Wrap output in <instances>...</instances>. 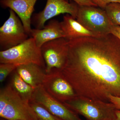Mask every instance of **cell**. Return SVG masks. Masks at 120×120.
I'll use <instances>...</instances> for the list:
<instances>
[{"label":"cell","instance_id":"cell-1","mask_svg":"<svg viewBox=\"0 0 120 120\" xmlns=\"http://www.w3.org/2000/svg\"><path fill=\"white\" fill-rule=\"evenodd\" d=\"M61 72L77 96L109 102L120 97V40L112 34L68 40Z\"/></svg>","mask_w":120,"mask_h":120},{"label":"cell","instance_id":"cell-2","mask_svg":"<svg viewBox=\"0 0 120 120\" xmlns=\"http://www.w3.org/2000/svg\"><path fill=\"white\" fill-rule=\"evenodd\" d=\"M0 116L7 120H38L30 103L10 84L0 90Z\"/></svg>","mask_w":120,"mask_h":120},{"label":"cell","instance_id":"cell-3","mask_svg":"<svg viewBox=\"0 0 120 120\" xmlns=\"http://www.w3.org/2000/svg\"><path fill=\"white\" fill-rule=\"evenodd\" d=\"M63 103L86 120H112L116 109L110 102L78 96Z\"/></svg>","mask_w":120,"mask_h":120},{"label":"cell","instance_id":"cell-4","mask_svg":"<svg viewBox=\"0 0 120 120\" xmlns=\"http://www.w3.org/2000/svg\"><path fill=\"white\" fill-rule=\"evenodd\" d=\"M0 63L19 65L34 64L45 69V67L41 48L37 45L32 37L15 47L0 51Z\"/></svg>","mask_w":120,"mask_h":120},{"label":"cell","instance_id":"cell-5","mask_svg":"<svg viewBox=\"0 0 120 120\" xmlns=\"http://www.w3.org/2000/svg\"><path fill=\"white\" fill-rule=\"evenodd\" d=\"M76 19L84 27L98 35L110 34L112 23L105 10L99 7L78 5Z\"/></svg>","mask_w":120,"mask_h":120},{"label":"cell","instance_id":"cell-6","mask_svg":"<svg viewBox=\"0 0 120 120\" xmlns=\"http://www.w3.org/2000/svg\"><path fill=\"white\" fill-rule=\"evenodd\" d=\"M68 41L65 38H61L47 42L41 46L46 74L61 71L64 68L68 54Z\"/></svg>","mask_w":120,"mask_h":120},{"label":"cell","instance_id":"cell-7","mask_svg":"<svg viewBox=\"0 0 120 120\" xmlns=\"http://www.w3.org/2000/svg\"><path fill=\"white\" fill-rule=\"evenodd\" d=\"M21 20L11 9L9 15L0 28L1 51L11 49L29 38Z\"/></svg>","mask_w":120,"mask_h":120},{"label":"cell","instance_id":"cell-8","mask_svg":"<svg viewBox=\"0 0 120 120\" xmlns=\"http://www.w3.org/2000/svg\"><path fill=\"white\" fill-rule=\"evenodd\" d=\"M42 86L52 97L62 103L77 96L73 87L60 71L46 74Z\"/></svg>","mask_w":120,"mask_h":120},{"label":"cell","instance_id":"cell-9","mask_svg":"<svg viewBox=\"0 0 120 120\" xmlns=\"http://www.w3.org/2000/svg\"><path fill=\"white\" fill-rule=\"evenodd\" d=\"M78 10L77 4L69 3L67 0H47L43 11L35 14L31 18V24L35 28L42 29L47 20L64 13L69 14L76 19Z\"/></svg>","mask_w":120,"mask_h":120},{"label":"cell","instance_id":"cell-10","mask_svg":"<svg viewBox=\"0 0 120 120\" xmlns=\"http://www.w3.org/2000/svg\"><path fill=\"white\" fill-rule=\"evenodd\" d=\"M32 101L39 103L49 112L62 120H82L77 113L50 95L43 86L35 89Z\"/></svg>","mask_w":120,"mask_h":120},{"label":"cell","instance_id":"cell-11","mask_svg":"<svg viewBox=\"0 0 120 120\" xmlns=\"http://www.w3.org/2000/svg\"><path fill=\"white\" fill-rule=\"evenodd\" d=\"M37 0H0L2 7L9 8L14 11L21 20L26 32L30 36L31 15Z\"/></svg>","mask_w":120,"mask_h":120},{"label":"cell","instance_id":"cell-12","mask_svg":"<svg viewBox=\"0 0 120 120\" xmlns=\"http://www.w3.org/2000/svg\"><path fill=\"white\" fill-rule=\"evenodd\" d=\"M30 36L34 39L37 45L41 46L47 42L61 38H65L60 22L51 20L42 29H32Z\"/></svg>","mask_w":120,"mask_h":120},{"label":"cell","instance_id":"cell-13","mask_svg":"<svg viewBox=\"0 0 120 120\" xmlns=\"http://www.w3.org/2000/svg\"><path fill=\"white\" fill-rule=\"evenodd\" d=\"M15 71L25 82L35 89L42 85L46 74L45 69L34 64L19 65Z\"/></svg>","mask_w":120,"mask_h":120},{"label":"cell","instance_id":"cell-14","mask_svg":"<svg viewBox=\"0 0 120 120\" xmlns=\"http://www.w3.org/2000/svg\"><path fill=\"white\" fill-rule=\"evenodd\" d=\"M60 22L65 38L68 40L81 37L99 36L84 27L69 14L64 16L63 20Z\"/></svg>","mask_w":120,"mask_h":120},{"label":"cell","instance_id":"cell-15","mask_svg":"<svg viewBox=\"0 0 120 120\" xmlns=\"http://www.w3.org/2000/svg\"><path fill=\"white\" fill-rule=\"evenodd\" d=\"M10 84L24 100L29 103L32 101L35 89L25 82L15 70L13 71Z\"/></svg>","mask_w":120,"mask_h":120},{"label":"cell","instance_id":"cell-16","mask_svg":"<svg viewBox=\"0 0 120 120\" xmlns=\"http://www.w3.org/2000/svg\"><path fill=\"white\" fill-rule=\"evenodd\" d=\"M38 120H62L49 112L41 105L34 101L30 102Z\"/></svg>","mask_w":120,"mask_h":120},{"label":"cell","instance_id":"cell-17","mask_svg":"<svg viewBox=\"0 0 120 120\" xmlns=\"http://www.w3.org/2000/svg\"><path fill=\"white\" fill-rule=\"evenodd\" d=\"M104 10L112 24L120 26V3H110Z\"/></svg>","mask_w":120,"mask_h":120},{"label":"cell","instance_id":"cell-18","mask_svg":"<svg viewBox=\"0 0 120 120\" xmlns=\"http://www.w3.org/2000/svg\"><path fill=\"white\" fill-rule=\"evenodd\" d=\"M19 65L11 63H0V82L2 83L6 79L10 73L13 72Z\"/></svg>","mask_w":120,"mask_h":120},{"label":"cell","instance_id":"cell-19","mask_svg":"<svg viewBox=\"0 0 120 120\" xmlns=\"http://www.w3.org/2000/svg\"><path fill=\"white\" fill-rule=\"evenodd\" d=\"M97 7L105 9L107 5L110 3H120V0H91Z\"/></svg>","mask_w":120,"mask_h":120},{"label":"cell","instance_id":"cell-20","mask_svg":"<svg viewBox=\"0 0 120 120\" xmlns=\"http://www.w3.org/2000/svg\"><path fill=\"white\" fill-rule=\"evenodd\" d=\"M109 102L114 105L116 109L120 110V97L110 95L109 96Z\"/></svg>","mask_w":120,"mask_h":120},{"label":"cell","instance_id":"cell-21","mask_svg":"<svg viewBox=\"0 0 120 120\" xmlns=\"http://www.w3.org/2000/svg\"><path fill=\"white\" fill-rule=\"evenodd\" d=\"M79 6H91L97 7L91 0H72Z\"/></svg>","mask_w":120,"mask_h":120},{"label":"cell","instance_id":"cell-22","mask_svg":"<svg viewBox=\"0 0 120 120\" xmlns=\"http://www.w3.org/2000/svg\"><path fill=\"white\" fill-rule=\"evenodd\" d=\"M110 34L120 40V26L113 24L111 28Z\"/></svg>","mask_w":120,"mask_h":120},{"label":"cell","instance_id":"cell-23","mask_svg":"<svg viewBox=\"0 0 120 120\" xmlns=\"http://www.w3.org/2000/svg\"><path fill=\"white\" fill-rule=\"evenodd\" d=\"M112 120H120V110H115Z\"/></svg>","mask_w":120,"mask_h":120},{"label":"cell","instance_id":"cell-24","mask_svg":"<svg viewBox=\"0 0 120 120\" xmlns=\"http://www.w3.org/2000/svg\"></svg>","mask_w":120,"mask_h":120}]
</instances>
